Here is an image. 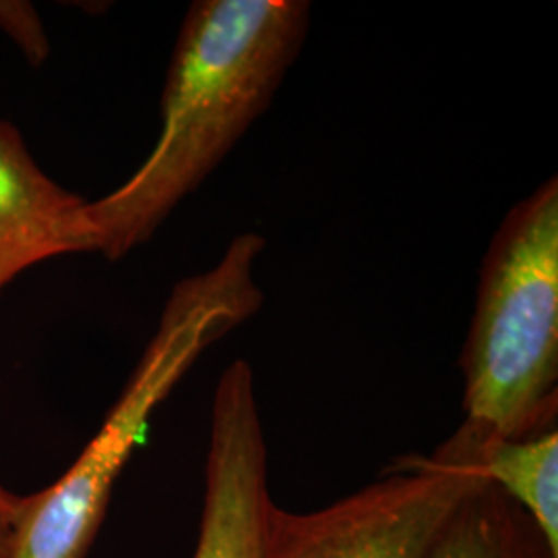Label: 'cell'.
Segmentation results:
<instances>
[{
  "instance_id": "9",
  "label": "cell",
  "mask_w": 558,
  "mask_h": 558,
  "mask_svg": "<svg viewBox=\"0 0 558 558\" xmlns=\"http://www.w3.org/2000/svg\"><path fill=\"white\" fill-rule=\"evenodd\" d=\"M0 27L20 44L21 50L32 62H41L48 54V41L41 21L27 2H0Z\"/></svg>"
},
{
  "instance_id": "4",
  "label": "cell",
  "mask_w": 558,
  "mask_h": 558,
  "mask_svg": "<svg viewBox=\"0 0 558 558\" xmlns=\"http://www.w3.org/2000/svg\"><path fill=\"white\" fill-rule=\"evenodd\" d=\"M478 482L435 459H399L385 478L319 511L274 507L263 558H422Z\"/></svg>"
},
{
  "instance_id": "5",
  "label": "cell",
  "mask_w": 558,
  "mask_h": 558,
  "mask_svg": "<svg viewBox=\"0 0 558 558\" xmlns=\"http://www.w3.org/2000/svg\"><path fill=\"white\" fill-rule=\"evenodd\" d=\"M255 375L236 360L214 393L205 500L193 558H263L274 509Z\"/></svg>"
},
{
  "instance_id": "2",
  "label": "cell",
  "mask_w": 558,
  "mask_h": 558,
  "mask_svg": "<svg viewBox=\"0 0 558 558\" xmlns=\"http://www.w3.org/2000/svg\"><path fill=\"white\" fill-rule=\"evenodd\" d=\"M263 251L260 234H240L211 269L174 286L154 338L96 437L57 482L25 495L11 558H85L158 405L209 345L259 313L265 299L255 274Z\"/></svg>"
},
{
  "instance_id": "10",
  "label": "cell",
  "mask_w": 558,
  "mask_h": 558,
  "mask_svg": "<svg viewBox=\"0 0 558 558\" xmlns=\"http://www.w3.org/2000/svg\"><path fill=\"white\" fill-rule=\"evenodd\" d=\"M23 507H25V495L11 493L0 482V558H11Z\"/></svg>"
},
{
  "instance_id": "8",
  "label": "cell",
  "mask_w": 558,
  "mask_h": 558,
  "mask_svg": "<svg viewBox=\"0 0 558 558\" xmlns=\"http://www.w3.org/2000/svg\"><path fill=\"white\" fill-rule=\"evenodd\" d=\"M422 558H558L534 519L480 480Z\"/></svg>"
},
{
  "instance_id": "7",
  "label": "cell",
  "mask_w": 558,
  "mask_h": 558,
  "mask_svg": "<svg viewBox=\"0 0 558 558\" xmlns=\"http://www.w3.org/2000/svg\"><path fill=\"white\" fill-rule=\"evenodd\" d=\"M428 458L468 470L495 486L534 519L558 553L557 428L530 439L507 440L470 439L456 433Z\"/></svg>"
},
{
  "instance_id": "3",
  "label": "cell",
  "mask_w": 558,
  "mask_h": 558,
  "mask_svg": "<svg viewBox=\"0 0 558 558\" xmlns=\"http://www.w3.org/2000/svg\"><path fill=\"white\" fill-rule=\"evenodd\" d=\"M470 439H530L557 428L558 180L519 201L480 271L461 352Z\"/></svg>"
},
{
  "instance_id": "1",
  "label": "cell",
  "mask_w": 558,
  "mask_h": 558,
  "mask_svg": "<svg viewBox=\"0 0 558 558\" xmlns=\"http://www.w3.org/2000/svg\"><path fill=\"white\" fill-rule=\"evenodd\" d=\"M304 0H197L180 25L161 126L140 168L89 201L98 253L119 260L160 230L267 112L308 34Z\"/></svg>"
},
{
  "instance_id": "6",
  "label": "cell",
  "mask_w": 558,
  "mask_h": 558,
  "mask_svg": "<svg viewBox=\"0 0 558 558\" xmlns=\"http://www.w3.org/2000/svg\"><path fill=\"white\" fill-rule=\"evenodd\" d=\"M80 253H98L89 201L50 179L0 120V292L34 265Z\"/></svg>"
}]
</instances>
